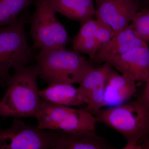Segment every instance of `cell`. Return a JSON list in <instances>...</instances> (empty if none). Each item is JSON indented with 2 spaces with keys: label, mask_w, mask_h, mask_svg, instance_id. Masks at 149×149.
Listing matches in <instances>:
<instances>
[{
  "label": "cell",
  "mask_w": 149,
  "mask_h": 149,
  "mask_svg": "<svg viewBox=\"0 0 149 149\" xmlns=\"http://www.w3.org/2000/svg\"><path fill=\"white\" fill-rule=\"evenodd\" d=\"M130 24L137 35L149 45V21L143 11H138Z\"/></svg>",
  "instance_id": "cell-17"
},
{
  "label": "cell",
  "mask_w": 149,
  "mask_h": 149,
  "mask_svg": "<svg viewBox=\"0 0 149 149\" xmlns=\"http://www.w3.org/2000/svg\"><path fill=\"white\" fill-rule=\"evenodd\" d=\"M109 63L121 74L136 81L145 82L149 77V46L133 48L116 57Z\"/></svg>",
  "instance_id": "cell-9"
},
{
  "label": "cell",
  "mask_w": 149,
  "mask_h": 149,
  "mask_svg": "<svg viewBox=\"0 0 149 149\" xmlns=\"http://www.w3.org/2000/svg\"><path fill=\"white\" fill-rule=\"evenodd\" d=\"M32 58L24 20L0 27V86L7 85L11 69L29 65Z\"/></svg>",
  "instance_id": "cell-4"
},
{
  "label": "cell",
  "mask_w": 149,
  "mask_h": 149,
  "mask_svg": "<svg viewBox=\"0 0 149 149\" xmlns=\"http://www.w3.org/2000/svg\"><path fill=\"white\" fill-rule=\"evenodd\" d=\"M149 45L137 35L131 24L117 32L99 49L92 58L97 63H109L116 57L123 54L133 48Z\"/></svg>",
  "instance_id": "cell-10"
},
{
  "label": "cell",
  "mask_w": 149,
  "mask_h": 149,
  "mask_svg": "<svg viewBox=\"0 0 149 149\" xmlns=\"http://www.w3.org/2000/svg\"><path fill=\"white\" fill-rule=\"evenodd\" d=\"M14 70L0 100V116L35 118L42 102L37 83L38 67L30 65Z\"/></svg>",
  "instance_id": "cell-1"
},
{
  "label": "cell",
  "mask_w": 149,
  "mask_h": 149,
  "mask_svg": "<svg viewBox=\"0 0 149 149\" xmlns=\"http://www.w3.org/2000/svg\"><path fill=\"white\" fill-rule=\"evenodd\" d=\"M35 118L37 127L45 130L95 131L97 120L85 109H74L42 100Z\"/></svg>",
  "instance_id": "cell-5"
},
{
  "label": "cell",
  "mask_w": 149,
  "mask_h": 149,
  "mask_svg": "<svg viewBox=\"0 0 149 149\" xmlns=\"http://www.w3.org/2000/svg\"><path fill=\"white\" fill-rule=\"evenodd\" d=\"M97 20L98 25L95 34V38L100 49L111 40L115 34L108 24Z\"/></svg>",
  "instance_id": "cell-19"
},
{
  "label": "cell",
  "mask_w": 149,
  "mask_h": 149,
  "mask_svg": "<svg viewBox=\"0 0 149 149\" xmlns=\"http://www.w3.org/2000/svg\"><path fill=\"white\" fill-rule=\"evenodd\" d=\"M101 122L126 139L123 149H136L139 141L149 135V109L139 98L117 106L102 109L95 115Z\"/></svg>",
  "instance_id": "cell-3"
},
{
  "label": "cell",
  "mask_w": 149,
  "mask_h": 149,
  "mask_svg": "<svg viewBox=\"0 0 149 149\" xmlns=\"http://www.w3.org/2000/svg\"><path fill=\"white\" fill-rule=\"evenodd\" d=\"M58 130L40 129L15 118L10 126H0V149H54Z\"/></svg>",
  "instance_id": "cell-7"
},
{
  "label": "cell",
  "mask_w": 149,
  "mask_h": 149,
  "mask_svg": "<svg viewBox=\"0 0 149 149\" xmlns=\"http://www.w3.org/2000/svg\"><path fill=\"white\" fill-rule=\"evenodd\" d=\"M49 3L56 13L81 24L95 16L94 0H50Z\"/></svg>",
  "instance_id": "cell-14"
},
{
  "label": "cell",
  "mask_w": 149,
  "mask_h": 149,
  "mask_svg": "<svg viewBox=\"0 0 149 149\" xmlns=\"http://www.w3.org/2000/svg\"><path fill=\"white\" fill-rule=\"evenodd\" d=\"M57 142L54 149H114L108 141L95 131L58 130Z\"/></svg>",
  "instance_id": "cell-11"
},
{
  "label": "cell",
  "mask_w": 149,
  "mask_h": 149,
  "mask_svg": "<svg viewBox=\"0 0 149 149\" xmlns=\"http://www.w3.org/2000/svg\"><path fill=\"white\" fill-rule=\"evenodd\" d=\"M113 70L109 63H104L98 68L93 67L86 74L78 88L85 98L86 104L90 96L104 93L107 80Z\"/></svg>",
  "instance_id": "cell-15"
},
{
  "label": "cell",
  "mask_w": 149,
  "mask_h": 149,
  "mask_svg": "<svg viewBox=\"0 0 149 149\" xmlns=\"http://www.w3.org/2000/svg\"><path fill=\"white\" fill-rule=\"evenodd\" d=\"M145 83L146 87L142 95L139 98L141 102L149 109V77Z\"/></svg>",
  "instance_id": "cell-20"
},
{
  "label": "cell",
  "mask_w": 149,
  "mask_h": 149,
  "mask_svg": "<svg viewBox=\"0 0 149 149\" xmlns=\"http://www.w3.org/2000/svg\"><path fill=\"white\" fill-rule=\"evenodd\" d=\"M36 60L40 78L48 85L80 84L93 68L79 52L65 48L40 49Z\"/></svg>",
  "instance_id": "cell-2"
},
{
  "label": "cell",
  "mask_w": 149,
  "mask_h": 149,
  "mask_svg": "<svg viewBox=\"0 0 149 149\" xmlns=\"http://www.w3.org/2000/svg\"><path fill=\"white\" fill-rule=\"evenodd\" d=\"M50 0H35L36 10L32 17L31 35L40 49L65 48L68 33L56 16Z\"/></svg>",
  "instance_id": "cell-6"
},
{
  "label": "cell",
  "mask_w": 149,
  "mask_h": 149,
  "mask_svg": "<svg viewBox=\"0 0 149 149\" xmlns=\"http://www.w3.org/2000/svg\"><path fill=\"white\" fill-rule=\"evenodd\" d=\"M42 100L65 106H80L86 105L85 98L78 88L72 84L56 83L51 84L43 90H40Z\"/></svg>",
  "instance_id": "cell-13"
},
{
  "label": "cell",
  "mask_w": 149,
  "mask_h": 149,
  "mask_svg": "<svg viewBox=\"0 0 149 149\" xmlns=\"http://www.w3.org/2000/svg\"><path fill=\"white\" fill-rule=\"evenodd\" d=\"M97 19L108 24L115 34L131 23L139 10V0H94Z\"/></svg>",
  "instance_id": "cell-8"
},
{
  "label": "cell",
  "mask_w": 149,
  "mask_h": 149,
  "mask_svg": "<svg viewBox=\"0 0 149 149\" xmlns=\"http://www.w3.org/2000/svg\"><path fill=\"white\" fill-rule=\"evenodd\" d=\"M98 25V20L93 18L89 19L81 24V28L77 35L74 37L72 43L95 37Z\"/></svg>",
  "instance_id": "cell-18"
},
{
  "label": "cell",
  "mask_w": 149,
  "mask_h": 149,
  "mask_svg": "<svg viewBox=\"0 0 149 149\" xmlns=\"http://www.w3.org/2000/svg\"><path fill=\"white\" fill-rule=\"evenodd\" d=\"M136 80L113 70L107 80L104 92V107H113L127 102L134 95Z\"/></svg>",
  "instance_id": "cell-12"
},
{
  "label": "cell",
  "mask_w": 149,
  "mask_h": 149,
  "mask_svg": "<svg viewBox=\"0 0 149 149\" xmlns=\"http://www.w3.org/2000/svg\"><path fill=\"white\" fill-rule=\"evenodd\" d=\"M33 0H0V27L15 24L20 13Z\"/></svg>",
  "instance_id": "cell-16"
}]
</instances>
